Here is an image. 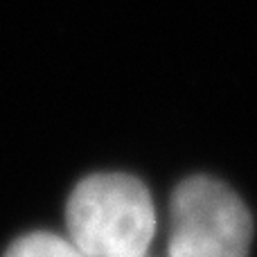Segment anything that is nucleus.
<instances>
[{
  "mask_svg": "<svg viewBox=\"0 0 257 257\" xmlns=\"http://www.w3.org/2000/svg\"><path fill=\"white\" fill-rule=\"evenodd\" d=\"M68 239L84 257H145L156 232L151 194L128 174H93L72 190Z\"/></svg>",
  "mask_w": 257,
  "mask_h": 257,
  "instance_id": "obj_1",
  "label": "nucleus"
},
{
  "mask_svg": "<svg viewBox=\"0 0 257 257\" xmlns=\"http://www.w3.org/2000/svg\"><path fill=\"white\" fill-rule=\"evenodd\" d=\"M253 217L244 201L212 176H192L172 196L169 257H248Z\"/></svg>",
  "mask_w": 257,
  "mask_h": 257,
  "instance_id": "obj_2",
  "label": "nucleus"
},
{
  "mask_svg": "<svg viewBox=\"0 0 257 257\" xmlns=\"http://www.w3.org/2000/svg\"><path fill=\"white\" fill-rule=\"evenodd\" d=\"M5 257H84L70 239L52 232H32L9 246Z\"/></svg>",
  "mask_w": 257,
  "mask_h": 257,
  "instance_id": "obj_3",
  "label": "nucleus"
}]
</instances>
